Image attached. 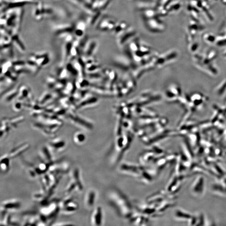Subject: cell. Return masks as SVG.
I'll return each instance as SVG.
<instances>
[{
  "label": "cell",
  "mask_w": 226,
  "mask_h": 226,
  "mask_svg": "<svg viewBox=\"0 0 226 226\" xmlns=\"http://www.w3.org/2000/svg\"><path fill=\"white\" fill-rule=\"evenodd\" d=\"M109 198L110 204L120 217L130 219L134 213L132 205L122 192L113 189L110 192Z\"/></svg>",
  "instance_id": "1"
},
{
  "label": "cell",
  "mask_w": 226,
  "mask_h": 226,
  "mask_svg": "<svg viewBox=\"0 0 226 226\" xmlns=\"http://www.w3.org/2000/svg\"><path fill=\"white\" fill-rule=\"evenodd\" d=\"M68 119L75 125L84 128L85 130H91L93 127L91 124L77 114L74 110H69L68 113Z\"/></svg>",
  "instance_id": "2"
},
{
  "label": "cell",
  "mask_w": 226,
  "mask_h": 226,
  "mask_svg": "<svg viewBox=\"0 0 226 226\" xmlns=\"http://www.w3.org/2000/svg\"><path fill=\"white\" fill-rule=\"evenodd\" d=\"M145 25L149 31L153 33H159L164 30L165 28L163 23L160 21L159 17L144 19Z\"/></svg>",
  "instance_id": "3"
},
{
  "label": "cell",
  "mask_w": 226,
  "mask_h": 226,
  "mask_svg": "<svg viewBox=\"0 0 226 226\" xmlns=\"http://www.w3.org/2000/svg\"><path fill=\"white\" fill-rule=\"evenodd\" d=\"M60 207L63 213L70 214L75 213L77 211L78 205L72 199L68 198L63 201Z\"/></svg>",
  "instance_id": "4"
},
{
  "label": "cell",
  "mask_w": 226,
  "mask_h": 226,
  "mask_svg": "<svg viewBox=\"0 0 226 226\" xmlns=\"http://www.w3.org/2000/svg\"><path fill=\"white\" fill-rule=\"evenodd\" d=\"M33 95L31 90L25 85L20 86L17 99L23 102H30L33 100Z\"/></svg>",
  "instance_id": "5"
},
{
  "label": "cell",
  "mask_w": 226,
  "mask_h": 226,
  "mask_svg": "<svg viewBox=\"0 0 226 226\" xmlns=\"http://www.w3.org/2000/svg\"><path fill=\"white\" fill-rule=\"evenodd\" d=\"M59 210V207L57 204L55 203H52L48 206L44 207L41 209V215L46 219H47V217L54 218L56 217Z\"/></svg>",
  "instance_id": "6"
},
{
  "label": "cell",
  "mask_w": 226,
  "mask_h": 226,
  "mask_svg": "<svg viewBox=\"0 0 226 226\" xmlns=\"http://www.w3.org/2000/svg\"><path fill=\"white\" fill-rule=\"evenodd\" d=\"M120 169L122 171L126 172L127 174L131 175H136L140 177L143 170L145 169L144 167H138L133 165L129 164H123L121 165Z\"/></svg>",
  "instance_id": "7"
},
{
  "label": "cell",
  "mask_w": 226,
  "mask_h": 226,
  "mask_svg": "<svg viewBox=\"0 0 226 226\" xmlns=\"http://www.w3.org/2000/svg\"><path fill=\"white\" fill-rule=\"evenodd\" d=\"M136 34V31L132 28H128L126 30L119 34V42L121 45L126 43Z\"/></svg>",
  "instance_id": "8"
},
{
  "label": "cell",
  "mask_w": 226,
  "mask_h": 226,
  "mask_svg": "<svg viewBox=\"0 0 226 226\" xmlns=\"http://www.w3.org/2000/svg\"><path fill=\"white\" fill-rule=\"evenodd\" d=\"M20 87V86H18V87L13 86L12 88L10 89L9 90L1 95V98L3 97L4 102L6 103H9V102H12L16 98H17L19 95Z\"/></svg>",
  "instance_id": "9"
},
{
  "label": "cell",
  "mask_w": 226,
  "mask_h": 226,
  "mask_svg": "<svg viewBox=\"0 0 226 226\" xmlns=\"http://www.w3.org/2000/svg\"><path fill=\"white\" fill-rule=\"evenodd\" d=\"M66 145V142L60 138L53 139L48 143V148L56 152H60L63 150L65 148Z\"/></svg>",
  "instance_id": "10"
},
{
  "label": "cell",
  "mask_w": 226,
  "mask_h": 226,
  "mask_svg": "<svg viewBox=\"0 0 226 226\" xmlns=\"http://www.w3.org/2000/svg\"><path fill=\"white\" fill-rule=\"evenodd\" d=\"M21 206V203L19 201L15 200L6 201L1 204V209L3 211H13L18 210Z\"/></svg>",
  "instance_id": "11"
},
{
  "label": "cell",
  "mask_w": 226,
  "mask_h": 226,
  "mask_svg": "<svg viewBox=\"0 0 226 226\" xmlns=\"http://www.w3.org/2000/svg\"><path fill=\"white\" fill-rule=\"evenodd\" d=\"M103 213L102 208L99 206L94 210L92 214L91 222L95 226H100L102 223Z\"/></svg>",
  "instance_id": "12"
},
{
  "label": "cell",
  "mask_w": 226,
  "mask_h": 226,
  "mask_svg": "<svg viewBox=\"0 0 226 226\" xmlns=\"http://www.w3.org/2000/svg\"><path fill=\"white\" fill-rule=\"evenodd\" d=\"M30 145L27 143L22 144L20 145L17 146L11 151L9 156L10 158H15L23 153L29 149Z\"/></svg>",
  "instance_id": "13"
},
{
  "label": "cell",
  "mask_w": 226,
  "mask_h": 226,
  "mask_svg": "<svg viewBox=\"0 0 226 226\" xmlns=\"http://www.w3.org/2000/svg\"><path fill=\"white\" fill-rule=\"evenodd\" d=\"M97 99L94 97H85L80 102L77 103L76 107V110L83 109L84 108L90 106L97 102Z\"/></svg>",
  "instance_id": "14"
},
{
  "label": "cell",
  "mask_w": 226,
  "mask_h": 226,
  "mask_svg": "<svg viewBox=\"0 0 226 226\" xmlns=\"http://www.w3.org/2000/svg\"><path fill=\"white\" fill-rule=\"evenodd\" d=\"M96 193L94 190H90L88 192L85 198V203L89 208L92 207L95 203Z\"/></svg>",
  "instance_id": "15"
},
{
  "label": "cell",
  "mask_w": 226,
  "mask_h": 226,
  "mask_svg": "<svg viewBox=\"0 0 226 226\" xmlns=\"http://www.w3.org/2000/svg\"><path fill=\"white\" fill-rule=\"evenodd\" d=\"M195 184H193V187H192V191L193 192H194L195 193H196L197 190L198 189L197 192L196 194H202V192L203 191V185H204V183H203V179L202 178H199V180H198L196 181L195 182Z\"/></svg>",
  "instance_id": "16"
},
{
  "label": "cell",
  "mask_w": 226,
  "mask_h": 226,
  "mask_svg": "<svg viewBox=\"0 0 226 226\" xmlns=\"http://www.w3.org/2000/svg\"><path fill=\"white\" fill-rule=\"evenodd\" d=\"M10 157L8 155H4L1 159V170L3 172H6L9 169Z\"/></svg>",
  "instance_id": "17"
},
{
  "label": "cell",
  "mask_w": 226,
  "mask_h": 226,
  "mask_svg": "<svg viewBox=\"0 0 226 226\" xmlns=\"http://www.w3.org/2000/svg\"><path fill=\"white\" fill-rule=\"evenodd\" d=\"M112 19L107 17H103L99 23L98 28L102 31H108V28Z\"/></svg>",
  "instance_id": "18"
},
{
  "label": "cell",
  "mask_w": 226,
  "mask_h": 226,
  "mask_svg": "<svg viewBox=\"0 0 226 226\" xmlns=\"http://www.w3.org/2000/svg\"><path fill=\"white\" fill-rule=\"evenodd\" d=\"M129 28L128 23L125 21H121L120 23H117L115 28L113 30L115 34H119Z\"/></svg>",
  "instance_id": "19"
},
{
  "label": "cell",
  "mask_w": 226,
  "mask_h": 226,
  "mask_svg": "<svg viewBox=\"0 0 226 226\" xmlns=\"http://www.w3.org/2000/svg\"><path fill=\"white\" fill-rule=\"evenodd\" d=\"M53 98V95L51 93L49 92H46L41 95L38 102L40 105L44 106L43 105L46 103H49V101L51 102Z\"/></svg>",
  "instance_id": "20"
},
{
  "label": "cell",
  "mask_w": 226,
  "mask_h": 226,
  "mask_svg": "<svg viewBox=\"0 0 226 226\" xmlns=\"http://www.w3.org/2000/svg\"><path fill=\"white\" fill-rule=\"evenodd\" d=\"M23 116L14 117L11 119H9V123L12 128H16L19 124L22 122L24 120Z\"/></svg>",
  "instance_id": "21"
},
{
  "label": "cell",
  "mask_w": 226,
  "mask_h": 226,
  "mask_svg": "<svg viewBox=\"0 0 226 226\" xmlns=\"http://www.w3.org/2000/svg\"><path fill=\"white\" fill-rule=\"evenodd\" d=\"M86 137L84 133L77 132L75 133L74 136V141L77 144H81L85 141Z\"/></svg>",
  "instance_id": "22"
},
{
  "label": "cell",
  "mask_w": 226,
  "mask_h": 226,
  "mask_svg": "<svg viewBox=\"0 0 226 226\" xmlns=\"http://www.w3.org/2000/svg\"><path fill=\"white\" fill-rule=\"evenodd\" d=\"M49 150V148L48 147H44L42 148L41 151V155L43 157L44 160L48 163L52 162V157Z\"/></svg>",
  "instance_id": "23"
},
{
  "label": "cell",
  "mask_w": 226,
  "mask_h": 226,
  "mask_svg": "<svg viewBox=\"0 0 226 226\" xmlns=\"http://www.w3.org/2000/svg\"><path fill=\"white\" fill-rule=\"evenodd\" d=\"M78 185L80 191H82L83 189V185L81 181L79 171L78 169H75L73 173V179Z\"/></svg>",
  "instance_id": "24"
},
{
  "label": "cell",
  "mask_w": 226,
  "mask_h": 226,
  "mask_svg": "<svg viewBox=\"0 0 226 226\" xmlns=\"http://www.w3.org/2000/svg\"><path fill=\"white\" fill-rule=\"evenodd\" d=\"M24 107V102L18 101L13 103V109L15 112H20Z\"/></svg>",
  "instance_id": "25"
},
{
  "label": "cell",
  "mask_w": 226,
  "mask_h": 226,
  "mask_svg": "<svg viewBox=\"0 0 226 226\" xmlns=\"http://www.w3.org/2000/svg\"><path fill=\"white\" fill-rule=\"evenodd\" d=\"M96 46V42L95 41H92L89 46L88 49L86 52V55L87 57H90L92 54L95 47Z\"/></svg>",
  "instance_id": "26"
},
{
  "label": "cell",
  "mask_w": 226,
  "mask_h": 226,
  "mask_svg": "<svg viewBox=\"0 0 226 226\" xmlns=\"http://www.w3.org/2000/svg\"><path fill=\"white\" fill-rule=\"evenodd\" d=\"M100 15H101L100 12H99L95 16H94L93 18V19H92L91 20L92 24H94V23H95L96 20L98 19Z\"/></svg>",
  "instance_id": "27"
}]
</instances>
